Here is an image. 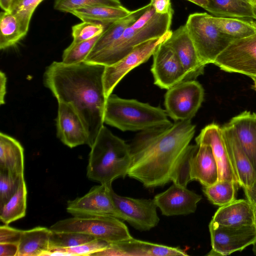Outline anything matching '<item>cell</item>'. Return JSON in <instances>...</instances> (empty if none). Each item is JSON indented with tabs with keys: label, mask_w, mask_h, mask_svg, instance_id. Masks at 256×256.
<instances>
[{
	"label": "cell",
	"mask_w": 256,
	"mask_h": 256,
	"mask_svg": "<svg viewBox=\"0 0 256 256\" xmlns=\"http://www.w3.org/2000/svg\"><path fill=\"white\" fill-rule=\"evenodd\" d=\"M164 42L158 46L152 55L151 72L154 84L168 90L186 80V75L175 52Z\"/></svg>",
	"instance_id": "cell-14"
},
{
	"label": "cell",
	"mask_w": 256,
	"mask_h": 256,
	"mask_svg": "<svg viewBox=\"0 0 256 256\" xmlns=\"http://www.w3.org/2000/svg\"><path fill=\"white\" fill-rule=\"evenodd\" d=\"M198 145V150L190 160V180L198 181L206 187L218 180V166L211 148L205 144Z\"/></svg>",
	"instance_id": "cell-21"
},
{
	"label": "cell",
	"mask_w": 256,
	"mask_h": 256,
	"mask_svg": "<svg viewBox=\"0 0 256 256\" xmlns=\"http://www.w3.org/2000/svg\"><path fill=\"white\" fill-rule=\"evenodd\" d=\"M252 251L256 255V241L252 244Z\"/></svg>",
	"instance_id": "cell-47"
},
{
	"label": "cell",
	"mask_w": 256,
	"mask_h": 256,
	"mask_svg": "<svg viewBox=\"0 0 256 256\" xmlns=\"http://www.w3.org/2000/svg\"><path fill=\"white\" fill-rule=\"evenodd\" d=\"M201 195L186 186L174 184L166 190L157 194L154 200L162 214L166 216L188 214L195 212Z\"/></svg>",
	"instance_id": "cell-16"
},
{
	"label": "cell",
	"mask_w": 256,
	"mask_h": 256,
	"mask_svg": "<svg viewBox=\"0 0 256 256\" xmlns=\"http://www.w3.org/2000/svg\"><path fill=\"white\" fill-rule=\"evenodd\" d=\"M114 204L126 221L136 229L149 230L156 226L160 221L158 208L154 200L139 199L120 196L112 190Z\"/></svg>",
	"instance_id": "cell-13"
},
{
	"label": "cell",
	"mask_w": 256,
	"mask_h": 256,
	"mask_svg": "<svg viewBox=\"0 0 256 256\" xmlns=\"http://www.w3.org/2000/svg\"><path fill=\"white\" fill-rule=\"evenodd\" d=\"M254 226L256 228V208H254Z\"/></svg>",
	"instance_id": "cell-49"
},
{
	"label": "cell",
	"mask_w": 256,
	"mask_h": 256,
	"mask_svg": "<svg viewBox=\"0 0 256 256\" xmlns=\"http://www.w3.org/2000/svg\"><path fill=\"white\" fill-rule=\"evenodd\" d=\"M53 232L84 234L109 244L132 238L120 219L110 216H74L58 221L50 228Z\"/></svg>",
	"instance_id": "cell-6"
},
{
	"label": "cell",
	"mask_w": 256,
	"mask_h": 256,
	"mask_svg": "<svg viewBox=\"0 0 256 256\" xmlns=\"http://www.w3.org/2000/svg\"><path fill=\"white\" fill-rule=\"evenodd\" d=\"M112 186H95L84 196L68 200L66 210L74 216H110L122 220L112 196Z\"/></svg>",
	"instance_id": "cell-11"
},
{
	"label": "cell",
	"mask_w": 256,
	"mask_h": 256,
	"mask_svg": "<svg viewBox=\"0 0 256 256\" xmlns=\"http://www.w3.org/2000/svg\"><path fill=\"white\" fill-rule=\"evenodd\" d=\"M102 34L80 42H72L64 50L62 62L68 65L77 64L84 62Z\"/></svg>",
	"instance_id": "cell-33"
},
{
	"label": "cell",
	"mask_w": 256,
	"mask_h": 256,
	"mask_svg": "<svg viewBox=\"0 0 256 256\" xmlns=\"http://www.w3.org/2000/svg\"><path fill=\"white\" fill-rule=\"evenodd\" d=\"M108 242L98 239L67 248L50 250L48 256H90L105 249L108 245Z\"/></svg>",
	"instance_id": "cell-35"
},
{
	"label": "cell",
	"mask_w": 256,
	"mask_h": 256,
	"mask_svg": "<svg viewBox=\"0 0 256 256\" xmlns=\"http://www.w3.org/2000/svg\"><path fill=\"white\" fill-rule=\"evenodd\" d=\"M131 11L122 6L114 7L94 6L70 10V13L82 22H92L108 26L111 24L128 16Z\"/></svg>",
	"instance_id": "cell-27"
},
{
	"label": "cell",
	"mask_w": 256,
	"mask_h": 256,
	"mask_svg": "<svg viewBox=\"0 0 256 256\" xmlns=\"http://www.w3.org/2000/svg\"><path fill=\"white\" fill-rule=\"evenodd\" d=\"M26 196L27 190L24 178L14 194L0 208V220L2 222L8 224L25 216Z\"/></svg>",
	"instance_id": "cell-31"
},
{
	"label": "cell",
	"mask_w": 256,
	"mask_h": 256,
	"mask_svg": "<svg viewBox=\"0 0 256 256\" xmlns=\"http://www.w3.org/2000/svg\"><path fill=\"white\" fill-rule=\"evenodd\" d=\"M204 90L195 80H184L167 90L165 110L175 122L191 120L201 106Z\"/></svg>",
	"instance_id": "cell-8"
},
{
	"label": "cell",
	"mask_w": 256,
	"mask_h": 256,
	"mask_svg": "<svg viewBox=\"0 0 256 256\" xmlns=\"http://www.w3.org/2000/svg\"><path fill=\"white\" fill-rule=\"evenodd\" d=\"M86 175L92 180L112 186L124 178L132 162L130 146L104 126L90 147Z\"/></svg>",
	"instance_id": "cell-3"
},
{
	"label": "cell",
	"mask_w": 256,
	"mask_h": 256,
	"mask_svg": "<svg viewBox=\"0 0 256 256\" xmlns=\"http://www.w3.org/2000/svg\"><path fill=\"white\" fill-rule=\"evenodd\" d=\"M174 51L186 75V80H195L204 73L205 65L200 60L185 25L172 32L164 42Z\"/></svg>",
	"instance_id": "cell-17"
},
{
	"label": "cell",
	"mask_w": 256,
	"mask_h": 256,
	"mask_svg": "<svg viewBox=\"0 0 256 256\" xmlns=\"http://www.w3.org/2000/svg\"><path fill=\"white\" fill-rule=\"evenodd\" d=\"M57 136L66 146L72 148L88 144V135L84 124L72 105L58 102L56 119Z\"/></svg>",
	"instance_id": "cell-19"
},
{
	"label": "cell",
	"mask_w": 256,
	"mask_h": 256,
	"mask_svg": "<svg viewBox=\"0 0 256 256\" xmlns=\"http://www.w3.org/2000/svg\"><path fill=\"white\" fill-rule=\"evenodd\" d=\"M212 249L209 256H226L242 251L256 241L254 225L243 227L221 226L211 220L209 226Z\"/></svg>",
	"instance_id": "cell-12"
},
{
	"label": "cell",
	"mask_w": 256,
	"mask_h": 256,
	"mask_svg": "<svg viewBox=\"0 0 256 256\" xmlns=\"http://www.w3.org/2000/svg\"><path fill=\"white\" fill-rule=\"evenodd\" d=\"M204 8L208 4V0H187Z\"/></svg>",
	"instance_id": "cell-46"
},
{
	"label": "cell",
	"mask_w": 256,
	"mask_h": 256,
	"mask_svg": "<svg viewBox=\"0 0 256 256\" xmlns=\"http://www.w3.org/2000/svg\"><path fill=\"white\" fill-rule=\"evenodd\" d=\"M204 64H214L234 39L222 33L206 12L190 14L184 24Z\"/></svg>",
	"instance_id": "cell-7"
},
{
	"label": "cell",
	"mask_w": 256,
	"mask_h": 256,
	"mask_svg": "<svg viewBox=\"0 0 256 256\" xmlns=\"http://www.w3.org/2000/svg\"><path fill=\"white\" fill-rule=\"evenodd\" d=\"M18 244L0 243V256H18Z\"/></svg>",
	"instance_id": "cell-42"
},
{
	"label": "cell",
	"mask_w": 256,
	"mask_h": 256,
	"mask_svg": "<svg viewBox=\"0 0 256 256\" xmlns=\"http://www.w3.org/2000/svg\"><path fill=\"white\" fill-rule=\"evenodd\" d=\"M150 6V4L149 3L131 11L128 16L110 24L102 33L87 57L94 56L111 46L121 36L125 30L138 20Z\"/></svg>",
	"instance_id": "cell-25"
},
{
	"label": "cell",
	"mask_w": 256,
	"mask_h": 256,
	"mask_svg": "<svg viewBox=\"0 0 256 256\" xmlns=\"http://www.w3.org/2000/svg\"><path fill=\"white\" fill-rule=\"evenodd\" d=\"M94 6H122L120 0H54V8L62 12Z\"/></svg>",
	"instance_id": "cell-37"
},
{
	"label": "cell",
	"mask_w": 256,
	"mask_h": 256,
	"mask_svg": "<svg viewBox=\"0 0 256 256\" xmlns=\"http://www.w3.org/2000/svg\"><path fill=\"white\" fill-rule=\"evenodd\" d=\"M212 220L221 226L243 227L254 224V208L248 200H235L220 206Z\"/></svg>",
	"instance_id": "cell-22"
},
{
	"label": "cell",
	"mask_w": 256,
	"mask_h": 256,
	"mask_svg": "<svg viewBox=\"0 0 256 256\" xmlns=\"http://www.w3.org/2000/svg\"><path fill=\"white\" fill-rule=\"evenodd\" d=\"M24 153L15 138L0 133V170L24 176Z\"/></svg>",
	"instance_id": "cell-24"
},
{
	"label": "cell",
	"mask_w": 256,
	"mask_h": 256,
	"mask_svg": "<svg viewBox=\"0 0 256 256\" xmlns=\"http://www.w3.org/2000/svg\"><path fill=\"white\" fill-rule=\"evenodd\" d=\"M12 0H0V7L4 11H8Z\"/></svg>",
	"instance_id": "cell-45"
},
{
	"label": "cell",
	"mask_w": 256,
	"mask_h": 256,
	"mask_svg": "<svg viewBox=\"0 0 256 256\" xmlns=\"http://www.w3.org/2000/svg\"><path fill=\"white\" fill-rule=\"evenodd\" d=\"M150 4L157 14H165L174 11L170 0H150Z\"/></svg>",
	"instance_id": "cell-41"
},
{
	"label": "cell",
	"mask_w": 256,
	"mask_h": 256,
	"mask_svg": "<svg viewBox=\"0 0 256 256\" xmlns=\"http://www.w3.org/2000/svg\"><path fill=\"white\" fill-rule=\"evenodd\" d=\"M51 232L50 228L42 226L22 230L18 256H48Z\"/></svg>",
	"instance_id": "cell-26"
},
{
	"label": "cell",
	"mask_w": 256,
	"mask_h": 256,
	"mask_svg": "<svg viewBox=\"0 0 256 256\" xmlns=\"http://www.w3.org/2000/svg\"><path fill=\"white\" fill-rule=\"evenodd\" d=\"M44 0H12L8 11L14 14L24 28L28 32L32 16Z\"/></svg>",
	"instance_id": "cell-36"
},
{
	"label": "cell",
	"mask_w": 256,
	"mask_h": 256,
	"mask_svg": "<svg viewBox=\"0 0 256 256\" xmlns=\"http://www.w3.org/2000/svg\"><path fill=\"white\" fill-rule=\"evenodd\" d=\"M172 32L170 30L160 37L140 44L118 62L105 67L103 82L104 94L107 98L123 78L132 70L146 62L153 55L158 46L170 36Z\"/></svg>",
	"instance_id": "cell-9"
},
{
	"label": "cell",
	"mask_w": 256,
	"mask_h": 256,
	"mask_svg": "<svg viewBox=\"0 0 256 256\" xmlns=\"http://www.w3.org/2000/svg\"><path fill=\"white\" fill-rule=\"evenodd\" d=\"M254 14L256 16V6H253Z\"/></svg>",
	"instance_id": "cell-50"
},
{
	"label": "cell",
	"mask_w": 256,
	"mask_h": 256,
	"mask_svg": "<svg viewBox=\"0 0 256 256\" xmlns=\"http://www.w3.org/2000/svg\"><path fill=\"white\" fill-rule=\"evenodd\" d=\"M24 178V176L0 170V208L14 194Z\"/></svg>",
	"instance_id": "cell-38"
},
{
	"label": "cell",
	"mask_w": 256,
	"mask_h": 256,
	"mask_svg": "<svg viewBox=\"0 0 256 256\" xmlns=\"http://www.w3.org/2000/svg\"><path fill=\"white\" fill-rule=\"evenodd\" d=\"M196 132L191 120L139 132L130 144L132 162L128 176L146 188L170 182L186 186L190 162L198 148L190 144Z\"/></svg>",
	"instance_id": "cell-1"
},
{
	"label": "cell",
	"mask_w": 256,
	"mask_h": 256,
	"mask_svg": "<svg viewBox=\"0 0 256 256\" xmlns=\"http://www.w3.org/2000/svg\"><path fill=\"white\" fill-rule=\"evenodd\" d=\"M244 190L247 200L256 208V180L250 186L244 188Z\"/></svg>",
	"instance_id": "cell-43"
},
{
	"label": "cell",
	"mask_w": 256,
	"mask_h": 256,
	"mask_svg": "<svg viewBox=\"0 0 256 256\" xmlns=\"http://www.w3.org/2000/svg\"><path fill=\"white\" fill-rule=\"evenodd\" d=\"M173 14L174 11L165 14H157L150 4L145 12L128 26L111 46L87 57L84 62L105 66L114 64L136 46L148 40L160 37L170 30Z\"/></svg>",
	"instance_id": "cell-4"
},
{
	"label": "cell",
	"mask_w": 256,
	"mask_h": 256,
	"mask_svg": "<svg viewBox=\"0 0 256 256\" xmlns=\"http://www.w3.org/2000/svg\"><path fill=\"white\" fill-rule=\"evenodd\" d=\"M184 250L139 240L134 238L115 243L109 244L104 250L90 256H188Z\"/></svg>",
	"instance_id": "cell-15"
},
{
	"label": "cell",
	"mask_w": 256,
	"mask_h": 256,
	"mask_svg": "<svg viewBox=\"0 0 256 256\" xmlns=\"http://www.w3.org/2000/svg\"><path fill=\"white\" fill-rule=\"evenodd\" d=\"M22 230L4 224L0 226V243L18 244Z\"/></svg>",
	"instance_id": "cell-40"
},
{
	"label": "cell",
	"mask_w": 256,
	"mask_h": 256,
	"mask_svg": "<svg viewBox=\"0 0 256 256\" xmlns=\"http://www.w3.org/2000/svg\"><path fill=\"white\" fill-rule=\"evenodd\" d=\"M228 124L234 130L256 172V114L244 111Z\"/></svg>",
	"instance_id": "cell-23"
},
{
	"label": "cell",
	"mask_w": 256,
	"mask_h": 256,
	"mask_svg": "<svg viewBox=\"0 0 256 256\" xmlns=\"http://www.w3.org/2000/svg\"><path fill=\"white\" fill-rule=\"evenodd\" d=\"M244 0L247 1V2H250V0Z\"/></svg>",
	"instance_id": "cell-51"
},
{
	"label": "cell",
	"mask_w": 256,
	"mask_h": 256,
	"mask_svg": "<svg viewBox=\"0 0 256 256\" xmlns=\"http://www.w3.org/2000/svg\"><path fill=\"white\" fill-rule=\"evenodd\" d=\"M238 186L233 181L219 180L212 185L203 187V192L212 204L222 206L236 200Z\"/></svg>",
	"instance_id": "cell-32"
},
{
	"label": "cell",
	"mask_w": 256,
	"mask_h": 256,
	"mask_svg": "<svg viewBox=\"0 0 256 256\" xmlns=\"http://www.w3.org/2000/svg\"><path fill=\"white\" fill-rule=\"evenodd\" d=\"M105 66L83 62L68 65L54 62L44 74V84L58 102L72 105L80 118L90 148L104 126L107 98L104 87Z\"/></svg>",
	"instance_id": "cell-2"
},
{
	"label": "cell",
	"mask_w": 256,
	"mask_h": 256,
	"mask_svg": "<svg viewBox=\"0 0 256 256\" xmlns=\"http://www.w3.org/2000/svg\"><path fill=\"white\" fill-rule=\"evenodd\" d=\"M210 19L222 33L234 40L256 34V20L211 15Z\"/></svg>",
	"instance_id": "cell-29"
},
{
	"label": "cell",
	"mask_w": 256,
	"mask_h": 256,
	"mask_svg": "<svg viewBox=\"0 0 256 256\" xmlns=\"http://www.w3.org/2000/svg\"><path fill=\"white\" fill-rule=\"evenodd\" d=\"M94 239L90 235L82 233L52 231L50 237V249L70 248Z\"/></svg>",
	"instance_id": "cell-34"
},
{
	"label": "cell",
	"mask_w": 256,
	"mask_h": 256,
	"mask_svg": "<svg viewBox=\"0 0 256 256\" xmlns=\"http://www.w3.org/2000/svg\"><path fill=\"white\" fill-rule=\"evenodd\" d=\"M222 129L238 184L243 188L250 187L256 180V172L233 128L226 124Z\"/></svg>",
	"instance_id": "cell-20"
},
{
	"label": "cell",
	"mask_w": 256,
	"mask_h": 256,
	"mask_svg": "<svg viewBox=\"0 0 256 256\" xmlns=\"http://www.w3.org/2000/svg\"><path fill=\"white\" fill-rule=\"evenodd\" d=\"M168 116L160 107L111 94L106 100L104 121L123 132H141L172 124Z\"/></svg>",
	"instance_id": "cell-5"
},
{
	"label": "cell",
	"mask_w": 256,
	"mask_h": 256,
	"mask_svg": "<svg viewBox=\"0 0 256 256\" xmlns=\"http://www.w3.org/2000/svg\"><path fill=\"white\" fill-rule=\"evenodd\" d=\"M252 78L254 82V88L256 90V78Z\"/></svg>",
	"instance_id": "cell-48"
},
{
	"label": "cell",
	"mask_w": 256,
	"mask_h": 256,
	"mask_svg": "<svg viewBox=\"0 0 256 256\" xmlns=\"http://www.w3.org/2000/svg\"><path fill=\"white\" fill-rule=\"evenodd\" d=\"M108 26L98 22H82L72 26V42L88 40L102 34Z\"/></svg>",
	"instance_id": "cell-39"
},
{
	"label": "cell",
	"mask_w": 256,
	"mask_h": 256,
	"mask_svg": "<svg viewBox=\"0 0 256 256\" xmlns=\"http://www.w3.org/2000/svg\"><path fill=\"white\" fill-rule=\"evenodd\" d=\"M0 50L16 45L28 32L16 16L10 11L0 12Z\"/></svg>",
	"instance_id": "cell-30"
},
{
	"label": "cell",
	"mask_w": 256,
	"mask_h": 256,
	"mask_svg": "<svg viewBox=\"0 0 256 256\" xmlns=\"http://www.w3.org/2000/svg\"><path fill=\"white\" fill-rule=\"evenodd\" d=\"M6 77L2 71L0 73V104H4V97L6 93Z\"/></svg>",
	"instance_id": "cell-44"
},
{
	"label": "cell",
	"mask_w": 256,
	"mask_h": 256,
	"mask_svg": "<svg viewBox=\"0 0 256 256\" xmlns=\"http://www.w3.org/2000/svg\"><path fill=\"white\" fill-rule=\"evenodd\" d=\"M204 10L218 17L250 18L256 20L253 6L244 0H208Z\"/></svg>",
	"instance_id": "cell-28"
},
{
	"label": "cell",
	"mask_w": 256,
	"mask_h": 256,
	"mask_svg": "<svg viewBox=\"0 0 256 256\" xmlns=\"http://www.w3.org/2000/svg\"><path fill=\"white\" fill-rule=\"evenodd\" d=\"M214 64L226 72L256 78V34L232 41Z\"/></svg>",
	"instance_id": "cell-10"
},
{
	"label": "cell",
	"mask_w": 256,
	"mask_h": 256,
	"mask_svg": "<svg viewBox=\"0 0 256 256\" xmlns=\"http://www.w3.org/2000/svg\"><path fill=\"white\" fill-rule=\"evenodd\" d=\"M195 140L196 144H205L211 148L218 166V180H228L238 184L223 137L222 128L214 123L210 124L202 130Z\"/></svg>",
	"instance_id": "cell-18"
}]
</instances>
